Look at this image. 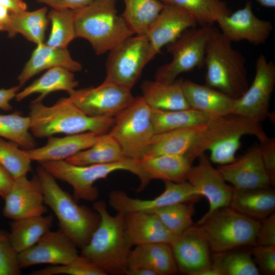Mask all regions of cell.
<instances>
[{
  "mask_svg": "<svg viewBox=\"0 0 275 275\" xmlns=\"http://www.w3.org/2000/svg\"><path fill=\"white\" fill-rule=\"evenodd\" d=\"M48 22L46 7L32 11L11 13L10 19L5 32L11 38L17 34H21L37 45L44 42Z\"/></svg>",
  "mask_w": 275,
  "mask_h": 275,
  "instance_id": "d6a6232c",
  "label": "cell"
},
{
  "mask_svg": "<svg viewBox=\"0 0 275 275\" xmlns=\"http://www.w3.org/2000/svg\"><path fill=\"white\" fill-rule=\"evenodd\" d=\"M251 253L263 272L267 274H274L275 246L255 245Z\"/></svg>",
  "mask_w": 275,
  "mask_h": 275,
  "instance_id": "bcb514c9",
  "label": "cell"
},
{
  "mask_svg": "<svg viewBox=\"0 0 275 275\" xmlns=\"http://www.w3.org/2000/svg\"><path fill=\"white\" fill-rule=\"evenodd\" d=\"M139 160L150 180L159 179L177 183L186 181L193 163L185 155L146 157Z\"/></svg>",
  "mask_w": 275,
  "mask_h": 275,
  "instance_id": "f1b7e54d",
  "label": "cell"
},
{
  "mask_svg": "<svg viewBox=\"0 0 275 275\" xmlns=\"http://www.w3.org/2000/svg\"><path fill=\"white\" fill-rule=\"evenodd\" d=\"M156 55L146 35L131 36L109 51L104 80L131 90Z\"/></svg>",
  "mask_w": 275,
  "mask_h": 275,
  "instance_id": "9c48e42d",
  "label": "cell"
},
{
  "mask_svg": "<svg viewBox=\"0 0 275 275\" xmlns=\"http://www.w3.org/2000/svg\"><path fill=\"white\" fill-rule=\"evenodd\" d=\"M162 193L151 199H140L128 196L121 190H113L108 195V202L117 212L153 213L156 210L177 203L195 201L201 196L187 181L182 182L164 181Z\"/></svg>",
  "mask_w": 275,
  "mask_h": 275,
  "instance_id": "5bb4252c",
  "label": "cell"
},
{
  "mask_svg": "<svg viewBox=\"0 0 275 275\" xmlns=\"http://www.w3.org/2000/svg\"><path fill=\"white\" fill-rule=\"evenodd\" d=\"M68 95L76 106L92 117H115L134 98L131 90L105 80L97 87L75 89Z\"/></svg>",
  "mask_w": 275,
  "mask_h": 275,
  "instance_id": "4fadbf2b",
  "label": "cell"
},
{
  "mask_svg": "<svg viewBox=\"0 0 275 275\" xmlns=\"http://www.w3.org/2000/svg\"><path fill=\"white\" fill-rule=\"evenodd\" d=\"M217 170L223 179L236 189L268 188L271 185L259 146L251 147L239 158L221 165Z\"/></svg>",
  "mask_w": 275,
  "mask_h": 275,
  "instance_id": "ffe728a7",
  "label": "cell"
},
{
  "mask_svg": "<svg viewBox=\"0 0 275 275\" xmlns=\"http://www.w3.org/2000/svg\"><path fill=\"white\" fill-rule=\"evenodd\" d=\"M13 142L0 138V164L15 179L27 175L32 171V160L25 150L18 148Z\"/></svg>",
  "mask_w": 275,
  "mask_h": 275,
  "instance_id": "b9f144b4",
  "label": "cell"
},
{
  "mask_svg": "<svg viewBox=\"0 0 275 275\" xmlns=\"http://www.w3.org/2000/svg\"><path fill=\"white\" fill-rule=\"evenodd\" d=\"M39 163L56 179L70 184L73 190L72 197L77 202L96 201L99 191L94 183L106 178L116 171H128L138 177L140 180L139 191L144 189L151 181L140 160L130 158L108 163L85 166L73 164L65 160L46 161Z\"/></svg>",
  "mask_w": 275,
  "mask_h": 275,
  "instance_id": "5b68a950",
  "label": "cell"
},
{
  "mask_svg": "<svg viewBox=\"0 0 275 275\" xmlns=\"http://www.w3.org/2000/svg\"><path fill=\"white\" fill-rule=\"evenodd\" d=\"M30 131V117L18 112L0 115V138L13 142L29 150L35 148L36 142Z\"/></svg>",
  "mask_w": 275,
  "mask_h": 275,
  "instance_id": "f35d334b",
  "label": "cell"
},
{
  "mask_svg": "<svg viewBox=\"0 0 275 275\" xmlns=\"http://www.w3.org/2000/svg\"><path fill=\"white\" fill-rule=\"evenodd\" d=\"M261 6L265 8H273L275 7V0H255Z\"/></svg>",
  "mask_w": 275,
  "mask_h": 275,
  "instance_id": "9f6ffc18",
  "label": "cell"
},
{
  "mask_svg": "<svg viewBox=\"0 0 275 275\" xmlns=\"http://www.w3.org/2000/svg\"><path fill=\"white\" fill-rule=\"evenodd\" d=\"M101 134L87 132L63 137L51 136L47 138V141L43 146L25 149V151L32 161L39 163L65 160L91 147L97 141Z\"/></svg>",
  "mask_w": 275,
  "mask_h": 275,
  "instance_id": "7402d4cb",
  "label": "cell"
},
{
  "mask_svg": "<svg viewBox=\"0 0 275 275\" xmlns=\"http://www.w3.org/2000/svg\"><path fill=\"white\" fill-rule=\"evenodd\" d=\"M108 133L118 143L125 158L140 160L143 157L155 133L151 108L142 96L134 97L115 117Z\"/></svg>",
  "mask_w": 275,
  "mask_h": 275,
  "instance_id": "ba28073f",
  "label": "cell"
},
{
  "mask_svg": "<svg viewBox=\"0 0 275 275\" xmlns=\"http://www.w3.org/2000/svg\"><path fill=\"white\" fill-rule=\"evenodd\" d=\"M78 85L73 72L62 67H54L48 69L41 76L18 92L15 98L19 102L33 94L38 93L39 96L35 100L42 101L46 96L54 92L64 91L69 94Z\"/></svg>",
  "mask_w": 275,
  "mask_h": 275,
  "instance_id": "f546056e",
  "label": "cell"
},
{
  "mask_svg": "<svg viewBox=\"0 0 275 275\" xmlns=\"http://www.w3.org/2000/svg\"><path fill=\"white\" fill-rule=\"evenodd\" d=\"M195 201L177 203L155 211V214L167 228L175 236L192 226Z\"/></svg>",
  "mask_w": 275,
  "mask_h": 275,
  "instance_id": "60d3db41",
  "label": "cell"
},
{
  "mask_svg": "<svg viewBox=\"0 0 275 275\" xmlns=\"http://www.w3.org/2000/svg\"><path fill=\"white\" fill-rule=\"evenodd\" d=\"M51 214L13 220L9 236L15 252L19 254L35 245L52 226Z\"/></svg>",
  "mask_w": 275,
  "mask_h": 275,
  "instance_id": "4dcf8cb0",
  "label": "cell"
},
{
  "mask_svg": "<svg viewBox=\"0 0 275 275\" xmlns=\"http://www.w3.org/2000/svg\"><path fill=\"white\" fill-rule=\"evenodd\" d=\"M0 5L8 8L11 13L27 10V5L23 0H0Z\"/></svg>",
  "mask_w": 275,
  "mask_h": 275,
  "instance_id": "f5cc1de1",
  "label": "cell"
},
{
  "mask_svg": "<svg viewBox=\"0 0 275 275\" xmlns=\"http://www.w3.org/2000/svg\"><path fill=\"white\" fill-rule=\"evenodd\" d=\"M20 87L18 85L8 89H0V109L10 111L12 109L10 101L15 97Z\"/></svg>",
  "mask_w": 275,
  "mask_h": 275,
  "instance_id": "f907efd6",
  "label": "cell"
},
{
  "mask_svg": "<svg viewBox=\"0 0 275 275\" xmlns=\"http://www.w3.org/2000/svg\"><path fill=\"white\" fill-rule=\"evenodd\" d=\"M203 125L155 133L143 157L185 155Z\"/></svg>",
  "mask_w": 275,
  "mask_h": 275,
  "instance_id": "1f68e13d",
  "label": "cell"
},
{
  "mask_svg": "<svg viewBox=\"0 0 275 275\" xmlns=\"http://www.w3.org/2000/svg\"><path fill=\"white\" fill-rule=\"evenodd\" d=\"M121 15L134 35H146L165 4L159 0H123Z\"/></svg>",
  "mask_w": 275,
  "mask_h": 275,
  "instance_id": "836d02e7",
  "label": "cell"
},
{
  "mask_svg": "<svg viewBox=\"0 0 275 275\" xmlns=\"http://www.w3.org/2000/svg\"><path fill=\"white\" fill-rule=\"evenodd\" d=\"M18 254L10 241L9 233L0 229V275H20Z\"/></svg>",
  "mask_w": 275,
  "mask_h": 275,
  "instance_id": "ee69618b",
  "label": "cell"
},
{
  "mask_svg": "<svg viewBox=\"0 0 275 275\" xmlns=\"http://www.w3.org/2000/svg\"><path fill=\"white\" fill-rule=\"evenodd\" d=\"M260 222L229 206L219 208L197 225L216 254L245 245H256Z\"/></svg>",
  "mask_w": 275,
  "mask_h": 275,
  "instance_id": "52a82bcc",
  "label": "cell"
},
{
  "mask_svg": "<svg viewBox=\"0 0 275 275\" xmlns=\"http://www.w3.org/2000/svg\"><path fill=\"white\" fill-rule=\"evenodd\" d=\"M14 178L0 164V197L5 198L13 183Z\"/></svg>",
  "mask_w": 275,
  "mask_h": 275,
  "instance_id": "816d5d0a",
  "label": "cell"
},
{
  "mask_svg": "<svg viewBox=\"0 0 275 275\" xmlns=\"http://www.w3.org/2000/svg\"><path fill=\"white\" fill-rule=\"evenodd\" d=\"M197 158L198 163L190 168L186 181L201 196L205 197L209 204V210L198 221V224L217 209L229 206L234 188L226 183L204 153Z\"/></svg>",
  "mask_w": 275,
  "mask_h": 275,
  "instance_id": "9a60e30c",
  "label": "cell"
},
{
  "mask_svg": "<svg viewBox=\"0 0 275 275\" xmlns=\"http://www.w3.org/2000/svg\"><path fill=\"white\" fill-rule=\"evenodd\" d=\"M36 175L41 185L45 204L56 215L60 229L81 250L89 242L97 228L99 214L93 209L79 205L40 164L36 169Z\"/></svg>",
  "mask_w": 275,
  "mask_h": 275,
  "instance_id": "277c9868",
  "label": "cell"
},
{
  "mask_svg": "<svg viewBox=\"0 0 275 275\" xmlns=\"http://www.w3.org/2000/svg\"><path fill=\"white\" fill-rule=\"evenodd\" d=\"M31 275H106L107 274L90 259L78 255L72 261L62 265H50L34 270Z\"/></svg>",
  "mask_w": 275,
  "mask_h": 275,
  "instance_id": "7bdbcfd3",
  "label": "cell"
},
{
  "mask_svg": "<svg viewBox=\"0 0 275 275\" xmlns=\"http://www.w3.org/2000/svg\"><path fill=\"white\" fill-rule=\"evenodd\" d=\"M256 245L275 246V214L272 213L260 223Z\"/></svg>",
  "mask_w": 275,
  "mask_h": 275,
  "instance_id": "c3c4849f",
  "label": "cell"
},
{
  "mask_svg": "<svg viewBox=\"0 0 275 275\" xmlns=\"http://www.w3.org/2000/svg\"><path fill=\"white\" fill-rule=\"evenodd\" d=\"M245 135L255 136L260 143L268 138L260 123L249 118L233 114L211 117L198 131L185 155L193 162L214 144L234 136Z\"/></svg>",
  "mask_w": 275,
  "mask_h": 275,
  "instance_id": "8fae6325",
  "label": "cell"
},
{
  "mask_svg": "<svg viewBox=\"0 0 275 275\" xmlns=\"http://www.w3.org/2000/svg\"><path fill=\"white\" fill-rule=\"evenodd\" d=\"M164 4L179 7L189 13L200 26L213 25L231 11L223 0H159Z\"/></svg>",
  "mask_w": 275,
  "mask_h": 275,
  "instance_id": "8d00e7d4",
  "label": "cell"
},
{
  "mask_svg": "<svg viewBox=\"0 0 275 275\" xmlns=\"http://www.w3.org/2000/svg\"><path fill=\"white\" fill-rule=\"evenodd\" d=\"M241 138L240 135L234 136L212 145L208 150L210 161L221 165L235 161V154L241 146Z\"/></svg>",
  "mask_w": 275,
  "mask_h": 275,
  "instance_id": "f6af8a7d",
  "label": "cell"
},
{
  "mask_svg": "<svg viewBox=\"0 0 275 275\" xmlns=\"http://www.w3.org/2000/svg\"><path fill=\"white\" fill-rule=\"evenodd\" d=\"M58 67L73 72L82 69L80 63L72 59L67 48L51 47L44 42L37 44L17 77L19 86L22 87L32 77L44 70Z\"/></svg>",
  "mask_w": 275,
  "mask_h": 275,
  "instance_id": "cb8c5ba5",
  "label": "cell"
},
{
  "mask_svg": "<svg viewBox=\"0 0 275 275\" xmlns=\"http://www.w3.org/2000/svg\"><path fill=\"white\" fill-rule=\"evenodd\" d=\"M11 12L6 7L0 5V31H5L10 19Z\"/></svg>",
  "mask_w": 275,
  "mask_h": 275,
  "instance_id": "db71d44e",
  "label": "cell"
},
{
  "mask_svg": "<svg viewBox=\"0 0 275 275\" xmlns=\"http://www.w3.org/2000/svg\"><path fill=\"white\" fill-rule=\"evenodd\" d=\"M116 0H94L75 10L77 37L89 42L97 55L109 51L134 35L116 8Z\"/></svg>",
  "mask_w": 275,
  "mask_h": 275,
  "instance_id": "8992f818",
  "label": "cell"
},
{
  "mask_svg": "<svg viewBox=\"0 0 275 275\" xmlns=\"http://www.w3.org/2000/svg\"><path fill=\"white\" fill-rule=\"evenodd\" d=\"M78 255L73 241L59 228L47 232L33 246L18 254L17 259L22 269L41 264H65Z\"/></svg>",
  "mask_w": 275,
  "mask_h": 275,
  "instance_id": "2e32d148",
  "label": "cell"
},
{
  "mask_svg": "<svg viewBox=\"0 0 275 275\" xmlns=\"http://www.w3.org/2000/svg\"><path fill=\"white\" fill-rule=\"evenodd\" d=\"M138 267L150 269L157 275L172 274L178 270L171 245L162 242L139 245L131 249L127 268Z\"/></svg>",
  "mask_w": 275,
  "mask_h": 275,
  "instance_id": "484cf974",
  "label": "cell"
},
{
  "mask_svg": "<svg viewBox=\"0 0 275 275\" xmlns=\"http://www.w3.org/2000/svg\"><path fill=\"white\" fill-rule=\"evenodd\" d=\"M151 115L155 133L203 125L211 117L191 108L174 111L151 108Z\"/></svg>",
  "mask_w": 275,
  "mask_h": 275,
  "instance_id": "e575fe53",
  "label": "cell"
},
{
  "mask_svg": "<svg viewBox=\"0 0 275 275\" xmlns=\"http://www.w3.org/2000/svg\"><path fill=\"white\" fill-rule=\"evenodd\" d=\"M221 32L232 42L245 40L256 45L265 43L273 31L272 23L257 17L252 4L223 16L216 22Z\"/></svg>",
  "mask_w": 275,
  "mask_h": 275,
  "instance_id": "ac0fdd59",
  "label": "cell"
},
{
  "mask_svg": "<svg viewBox=\"0 0 275 275\" xmlns=\"http://www.w3.org/2000/svg\"><path fill=\"white\" fill-rule=\"evenodd\" d=\"M125 158L116 141L108 133H105L91 147L65 160L73 164L85 166L115 162Z\"/></svg>",
  "mask_w": 275,
  "mask_h": 275,
  "instance_id": "d590c367",
  "label": "cell"
},
{
  "mask_svg": "<svg viewBox=\"0 0 275 275\" xmlns=\"http://www.w3.org/2000/svg\"><path fill=\"white\" fill-rule=\"evenodd\" d=\"M170 245L181 272L201 275L211 267L209 245L197 225H193L176 237Z\"/></svg>",
  "mask_w": 275,
  "mask_h": 275,
  "instance_id": "d6986e66",
  "label": "cell"
},
{
  "mask_svg": "<svg viewBox=\"0 0 275 275\" xmlns=\"http://www.w3.org/2000/svg\"><path fill=\"white\" fill-rule=\"evenodd\" d=\"M232 43L219 30L210 26L204 58L205 81L206 85L237 99L249 84L245 59Z\"/></svg>",
  "mask_w": 275,
  "mask_h": 275,
  "instance_id": "3957f363",
  "label": "cell"
},
{
  "mask_svg": "<svg viewBox=\"0 0 275 275\" xmlns=\"http://www.w3.org/2000/svg\"><path fill=\"white\" fill-rule=\"evenodd\" d=\"M211 268L214 275H258L251 255L245 252L228 251L217 254Z\"/></svg>",
  "mask_w": 275,
  "mask_h": 275,
  "instance_id": "ab89813d",
  "label": "cell"
},
{
  "mask_svg": "<svg viewBox=\"0 0 275 275\" xmlns=\"http://www.w3.org/2000/svg\"><path fill=\"white\" fill-rule=\"evenodd\" d=\"M182 79L170 84L146 80L142 85V97L152 109L174 111L190 108L183 93Z\"/></svg>",
  "mask_w": 275,
  "mask_h": 275,
  "instance_id": "4316f807",
  "label": "cell"
},
{
  "mask_svg": "<svg viewBox=\"0 0 275 275\" xmlns=\"http://www.w3.org/2000/svg\"><path fill=\"white\" fill-rule=\"evenodd\" d=\"M229 207L251 218L258 221L263 219L274 212L275 194L269 188H234Z\"/></svg>",
  "mask_w": 275,
  "mask_h": 275,
  "instance_id": "83f0119b",
  "label": "cell"
},
{
  "mask_svg": "<svg viewBox=\"0 0 275 275\" xmlns=\"http://www.w3.org/2000/svg\"><path fill=\"white\" fill-rule=\"evenodd\" d=\"M197 25L195 18L186 10L165 4L146 36L157 54L163 47L175 41L184 31Z\"/></svg>",
  "mask_w": 275,
  "mask_h": 275,
  "instance_id": "44dd1931",
  "label": "cell"
},
{
  "mask_svg": "<svg viewBox=\"0 0 275 275\" xmlns=\"http://www.w3.org/2000/svg\"><path fill=\"white\" fill-rule=\"evenodd\" d=\"M51 29L47 45L54 47L67 48L77 38L75 28V10L51 9L48 13Z\"/></svg>",
  "mask_w": 275,
  "mask_h": 275,
  "instance_id": "74e56055",
  "label": "cell"
},
{
  "mask_svg": "<svg viewBox=\"0 0 275 275\" xmlns=\"http://www.w3.org/2000/svg\"><path fill=\"white\" fill-rule=\"evenodd\" d=\"M275 86V64L262 54L255 64V74L251 85L235 99L233 114L261 123L269 116V102Z\"/></svg>",
  "mask_w": 275,
  "mask_h": 275,
  "instance_id": "7c38bea8",
  "label": "cell"
},
{
  "mask_svg": "<svg viewBox=\"0 0 275 275\" xmlns=\"http://www.w3.org/2000/svg\"><path fill=\"white\" fill-rule=\"evenodd\" d=\"M265 171L272 185L275 183V138H268L259 146Z\"/></svg>",
  "mask_w": 275,
  "mask_h": 275,
  "instance_id": "7dc6e473",
  "label": "cell"
},
{
  "mask_svg": "<svg viewBox=\"0 0 275 275\" xmlns=\"http://www.w3.org/2000/svg\"><path fill=\"white\" fill-rule=\"evenodd\" d=\"M4 200L3 214L12 220L43 215L47 211L36 174L31 179L26 175L15 178Z\"/></svg>",
  "mask_w": 275,
  "mask_h": 275,
  "instance_id": "e0dca14e",
  "label": "cell"
},
{
  "mask_svg": "<svg viewBox=\"0 0 275 275\" xmlns=\"http://www.w3.org/2000/svg\"><path fill=\"white\" fill-rule=\"evenodd\" d=\"M182 86L190 108L211 117L232 113L235 99L206 85H202L188 79H182Z\"/></svg>",
  "mask_w": 275,
  "mask_h": 275,
  "instance_id": "d4e9b609",
  "label": "cell"
},
{
  "mask_svg": "<svg viewBox=\"0 0 275 275\" xmlns=\"http://www.w3.org/2000/svg\"><path fill=\"white\" fill-rule=\"evenodd\" d=\"M125 274L127 275H157L153 270L147 268L138 267L127 268Z\"/></svg>",
  "mask_w": 275,
  "mask_h": 275,
  "instance_id": "11a10c76",
  "label": "cell"
},
{
  "mask_svg": "<svg viewBox=\"0 0 275 275\" xmlns=\"http://www.w3.org/2000/svg\"><path fill=\"white\" fill-rule=\"evenodd\" d=\"M210 26L189 29L167 45V51L172 55V60L158 68L155 80L170 84L175 81L180 74L204 66Z\"/></svg>",
  "mask_w": 275,
  "mask_h": 275,
  "instance_id": "30bf717a",
  "label": "cell"
},
{
  "mask_svg": "<svg viewBox=\"0 0 275 275\" xmlns=\"http://www.w3.org/2000/svg\"><path fill=\"white\" fill-rule=\"evenodd\" d=\"M30 131L33 136L45 138L57 134H74L92 132L106 133L115 117H92L86 115L69 97L46 106L42 101L33 100L30 105Z\"/></svg>",
  "mask_w": 275,
  "mask_h": 275,
  "instance_id": "7a4b0ae2",
  "label": "cell"
},
{
  "mask_svg": "<svg viewBox=\"0 0 275 275\" xmlns=\"http://www.w3.org/2000/svg\"><path fill=\"white\" fill-rule=\"evenodd\" d=\"M94 0H37L39 3L44 4L58 9L77 10L82 8Z\"/></svg>",
  "mask_w": 275,
  "mask_h": 275,
  "instance_id": "681fc988",
  "label": "cell"
},
{
  "mask_svg": "<svg viewBox=\"0 0 275 275\" xmlns=\"http://www.w3.org/2000/svg\"><path fill=\"white\" fill-rule=\"evenodd\" d=\"M93 209L100 215L99 223L80 255L93 261L107 274H125L132 246L127 241L123 212L113 215L105 202L95 201Z\"/></svg>",
  "mask_w": 275,
  "mask_h": 275,
  "instance_id": "6da1fadb",
  "label": "cell"
},
{
  "mask_svg": "<svg viewBox=\"0 0 275 275\" xmlns=\"http://www.w3.org/2000/svg\"><path fill=\"white\" fill-rule=\"evenodd\" d=\"M124 214L125 234L132 247L155 242L171 244L176 237L153 213Z\"/></svg>",
  "mask_w": 275,
  "mask_h": 275,
  "instance_id": "603a6c76",
  "label": "cell"
}]
</instances>
